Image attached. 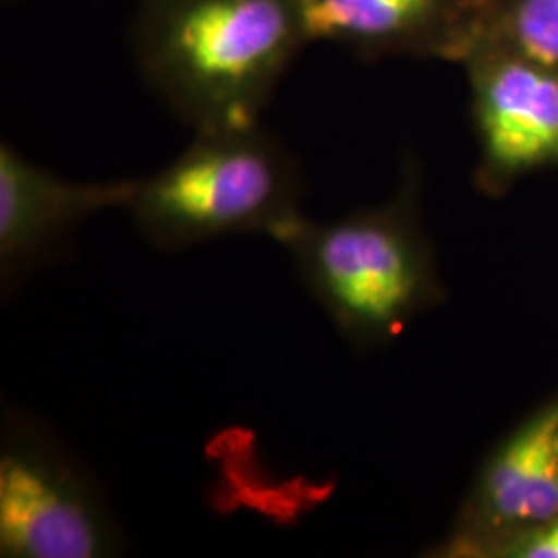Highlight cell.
<instances>
[{
  "label": "cell",
  "instance_id": "cell-8",
  "mask_svg": "<svg viewBox=\"0 0 558 558\" xmlns=\"http://www.w3.org/2000/svg\"><path fill=\"white\" fill-rule=\"evenodd\" d=\"M482 509L495 523L539 525L558 515V408L530 422L493 459Z\"/></svg>",
  "mask_w": 558,
  "mask_h": 558
},
{
  "label": "cell",
  "instance_id": "cell-2",
  "mask_svg": "<svg viewBox=\"0 0 558 558\" xmlns=\"http://www.w3.org/2000/svg\"><path fill=\"white\" fill-rule=\"evenodd\" d=\"M302 179L290 151L260 126L195 133L149 179L135 180L126 211L143 239L166 251L209 240L279 232L302 216Z\"/></svg>",
  "mask_w": 558,
  "mask_h": 558
},
{
  "label": "cell",
  "instance_id": "cell-9",
  "mask_svg": "<svg viewBox=\"0 0 558 558\" xmlns=\"http://www.w3.org/2000/svg\"><path fill=\"white\" fill-rule=\"evenodd\" d=\"M478 46H499L558 71V0H486Z\"/></svg>",
  "mask_w": 558,
  "mask_h": 558
},
{
  "label": "cell",
  "instance_id": "cell-4",
  "mask_svg": "<svg viewBox=\"0 0 558 558\" xmlns=\"http://www.w3.org/2000/svg\"><path fill=\"white\" fill-rule=\"evenodd\" d=\"M119 548L117 521L92 476L34 420H4L0 555L100 558Z\"/></svg>",
  "mask_w": 558,
  "mask_h": 558
},
{
  "label": "cell",
  "instance_id": "cell-10",
  "mask_svg": "<svg viewBox=\"0 0 558 558\" xmlns=\"http://www.w3.org/2000/svg\"><path fill=\"white\" fill-rule=\"evenodd\" d=\"M515 557L558 558V515L539 523L538 530L518 544Z\"/></svg>",
  "mask_w": 558,
  "mask_h": 558
},
{
  "label": "cell",
  "instance_id": "cell-6",
  "mask_svg": "<svg viewBox=\"0 0 558 558\" xmlns=\"http://www.w3.org/2000/svg\"><path fill=\"white\" fill-rule=\"evenodd\" d=\"M486 0H299L308 44L364 57L410 54L465 62L480 40Z\"/></svg>",
  "mask_w": 558,
  "mask_h": 558
},
{
  "label": "cell",
  "instance_id": "cell-3",
  "mask_svg": "<svg viewBox=\"0 0 558 558\" xmlns=\"http://www.w3.org/2000/svg\"><path fill=\"white\" fill-rule=\"evenodd\" d=\"M308 294L354 341L391 336L433 294L403 207L336 221L300 216L278 234Z\"/></svg>",
  "mask_w": 558,
  "mask_h": 558
},
{
  "label": "cell",
  "instance_id": "cell-7",
  "mask_svg": "<svg viewBox=\"0 0 558 558\" xmlns=\"http://www.w3.org/2000/svg\"><path fill=\"white\" fill-rule=\"evenodd\" d=\"M135 180L71 182L0 145V274L9 286L54 257L83 221L126 207Z\"/></svg>",
  "mask_w": 558,
  "mask_h": 558
},
{
  "label": "cell",
  "instance_id": "cell-1",
  "mask_svg": "<svg viewBox=\"0 0 558 558\" xmlns=\"http://www.w3.org/2000/svg\"><path fill=\"white\" fill-rule=\"evenodd\" d=\"M308 40L299 0H141V73L195 133L259 126L279 80Z\"/></svg>",
  "mask_w": 558,
  "mask_h": 558
},
{
  "label": "cell",
  "instance_id": "cell-5",
  "mask_svg": "<svg viewBox=\"0 0 558 558\" xmlns=\"http://www.w3.org/2000/svg\"><path fill=\"white\" fill-rule=\"evenodd\" d=\"M486 170L519 174L558 163V71L499 46L463 62Z\"/></svg>",
  "mask_w": 558,
  "mask_h": 558
}]
</instances>
